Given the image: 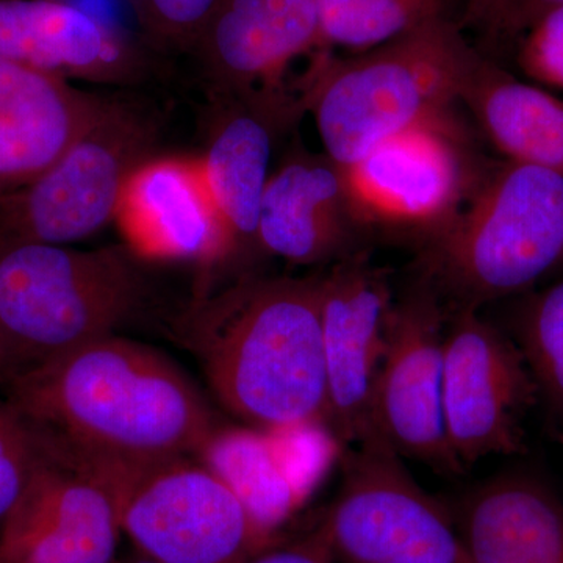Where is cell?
<instances>
[{"mask_svg": "<svg viewBox=\"0 0 563 563\" xmlns=\"http://www.w3.org/2000/svg\"><path fill=\"white\" fill-rule=\"evenodd\" d=\"M0 388L51 459L106 484L199 454L217 429L206 399L176 363L114 333Z\"/></svg>", "mask_w": 563, "mask_h": 563, "instance_id": "cell-1", "label": "cell"}, {"mask_svg": "<svg viewBox=\"0 0 563 563\" xmlns=\"http://www.w3.org/2000/svg\"><path fill=\"white\" fill-rule=\"evenodd\" d=\"M320 298L321 276H243L185 318L211 390L251 428H329Z\"/></svg>", "mask_w": 563, "mask_h": 563, "instance_id": "cell-2", "label": "cell"}, {"mask_svg": "<svg viewBox=\"0 0 563 563\" xmlns=\"http://www.w3.org/2000/svg\"><path fill=\"white\" fill-rule=\"evenodd\" d=\"M417 250V280L451 312L481 310L562 279L563 177L490 163L457 217Z\"/></svg>", "mask_w": 563, "mask_h": 563, "instance_id": "cell-3", "label": "cell"}, {"mask_svg": "<svg viewBox=\"0 0 563 563\" xmlns=\"http://www.w3.org/2000/svg\"><path fill=\"white\" fill-rule=\"evenodd\" d=\"M479 49L444 18L372 51L336 58L314 54L303 79L322 150L344 166L377 144L453 109Z\"/></svg>", "mask_w": 563, "mask_h": 563, "instance_id": "cell-4", "label": "cell"}, {"mask_svg": "<svg viewBox=\"0 0 563 563\" xmlns=\"http://www.w3.org/2000/svg\"><path fill=\"white\" fill-rule=\"evenodd\" d=\"M144 279L125 246L0 242V351L18 374L111 335L139 310Z\"/></svg>", "mask_w": 563, "mask_h": 563, "instance_id": "cell-5", "label": "cell"}, {"mask_svg": "<svg viewBox=\"0 0 563 563\" xmlns=\"http://www.w3.org/2000/svg\"><path fill=\"white\" fill-rule=\"evenodd\" d=\"M161 120L150 107L111 99L95 124L38 179L0 196V242H80L114 220L122 187L151 158Z\"/></svg>", "mask_w": 563, "mask_h": 563, "instance_id": "cell-6", "label": "cell"}, {"mask_svg": "<svg viewBox=\"0 0 563 563\" xmlns=\"http://www.w3.org/2000/svg\"><path fill=\"white\" fill-rule=\"evenodd\" d=\"M451 111L340 166L358 228L368 236L428 242L457 217L490 163L474 158Z\"/></svg>", "mask_w": 563, "mask_h": 563, "instance_id": "cell-7", "label": "cell"}, {"mask_svg": "<svg viewBox=\"0 0 563 563\" xmlns=\"http://www.w3.org/2000/svg\"><path fill=\"white\" fill-rule=\"evenodd\" d=\"M122 532L158 563H247L273 547L217 474L179 459L118 476L109 484Z\"/></svg>", "mask_w": 563, "mask_h": 563, "instance_id": "cell-8", "label": "cell"}, {"mask_svg": "<svg viewBox=\"0 0 563 563\" xmlns=\"http://www.w3.org/2000/svg\"><path fill=\"white\" fill-rule=\"evenodd\" d=\"M343 463L321 520L336 562L468 563L457 526L387 443L366 435Z\"/></svg>", "mask_w": 563, "mask_h": 563, "instance_id": "cell-9", "label": "cell"}, {"mask_svg": "<svg viewBox=\"0 0 563 563\" xmlns=\"http://www.w3.org/2000/svg\"><path fill=\"white\" fill-rule=\"evenodd\" d=\"M539 402V388L512 336L479 310L451 313L442 407L448 444L462 468L490 455L523 453L525 420Z\"/></svg>", "mask_w": 563, "mask_h": 563, "instance_id": "cell-10", "label": "cell"}, {"mask_svg": "<svg viewBox=\"0 0 563 563\" xmlns=\"http://www.w3.org/2000/svg\"><path fill=\"white\" fill-rule=\"evenodd\" d=\"M446 313L444 303L420 280L395 299L369 396L366 435L383 440L401 457L453 474L462 472V465L448 444L443 422Z\"/></svg>", "mask_w": 563, "mask_h": 563, "instance_id": "cell-11", "label": "cell"}, {"mask_svg": "<svg viewBox=\"0 0 563 563\" xmlns=\"http://www.w3.org/2000/svg\"><path fill=\"white\" fill-rule=\"evenodd\" d=\"M395 303L390 274L366 247L321 274L320 318L329 391V429L342 444L368 432L369 396Z\"/></svg>", "mask_w": 563, "mask_h": 563, "instance_id": "cell-12", "label": "cell"}, {"mask_svg": "<svg viewBox=\"0 0 563 563\" xmlns=\"http://www.w3.org/2000/svg\"><path fill=\"white\" fill-rule=\"evenodd\" d=\"M113 221L136 258L211 266L239 257L201 157L141 163L122 187Z\"/></svg>", "mask_w": 563, "mask_h": 563, "instance_id": "cell-13", "label": "cell"}, {"mask_svg": "<svg viewBox=\"0 0 563 563\" xmlns=\"http://www.w3.org/2000/svg\"><path fill=\"white\" fill-rule=\"evenodd\" d=\"M113 493L95 474L47 455L0 526L3 563H114Z\"/></svg>", "mask_w": 563, "mask_h": 563, "instance_id": "cell-14", "label": "cell"}, {"mask_svg": "<svg viewBox=\"0 0 563 563\" xmlns=\"http://www.w3.org/2000/svg\"><path fill=\"white\" fill-rule=\"evenodd\" d=\"M342 443L324 424L214 429L199 457L268 536L301 509Z\"/></svg>", "mask_w": 563, "mask_h": 563, "instance_id": "cell-15", "label": "cell"}, {"mask_svg": "<svg viewBox=\"0 0 563 563\" xmlns=\"http://www.w3.org/2000/svg\"><path fill=\"white\" fill-rule=\"evenodd\" d=\"M195 51L214 95H288L285 74L321 51L313 0H221Z\"/></svg>", "mask_w": 563, "mask_h": 563, "instance_id": "cell-16", "label": "cell"}, {"mask_svg": "<svg viewBox=\"0 0 563 563\" xmlns=\"http://www.w3.org/2000/svg\"><path fill=\"white\" fill-rule=\"evenodd\" d=\"M342 168L299 147L269 174L258 213L261 255L299 266L339 262L363 250Z\"/></svg>", "mask_w": 563, "mask_h": 563, "instance_id": "cell-17", "label": "cell"}, {"mask_svg": "<svg viewBox=\"0 0 563 563\" xmlns=\"http://www.w3.org/2000/svg\"><path fill=\"white\" fill-rule=\"evenodd\" d=\"M0 58L95 84L144 76L131 41L69 0H0Z\"/></svg>", "mask_w": 563, "mask_h": 563, "instance_id": "cell-18", "label": "cell"}, {"mask_svg": "<svg viewBox=\"0 0 563 563\" xmlns=\"http://www.w3.org/2000/svg\"><path fill=\"white\" fill-rule=\"evenodd\" d=\"M107 101L60 76L0 58V196L60 161Z\"/></svg>", "mask_w": 563, "mask_h": 563, "instance_id": "cell-19", "label": "cell"}, {"mask_svg": "<svg viewBox=\"0 0 563 563\" xmlns=\"http://www.w3.org/2000/svg\"><path fill=\"white\" fill-rule=\"evenodd\" d=\"M218 99L220 110L211 125L206 152L199 157L239 255L251 257L261 254L258 213L269 179L277 129L290 124L303 106L288 95Z\"/></svg>", "mask_w": 563, "mask_h": 563, "instance_id": "cell-20", "label": "cell"}, {"mask_svg": "<svg viewBox=\"0 0 563 563\" xmlns=\"http://www.w3.org/2000/svg\"><path fill=\"white\" fill-rule=\"evenodd\" d=\"M455 526L468 563H563V504L536 474L484 481Z\"/></svg>", "mask_w": 563, "mask_h": 563, "instance_id": "cell-21", "label": "cell"}, {"mask_svg": "<svg viewBox=\"0 0 563 563\" xmlns=\"http://www.w3.org/2000/svg\"><path fill=\"white\" fill-rule=\"evenodd\" d=\"M485 139L504 161L563 177V101L515 77L483 51L459 91Z\"/></svg>", "mask_w": 563, "mask_h": 563, "instance_id": "cell-22", "label": "cell"}, {"mask_svg": "<svg viewBox=\"0 0 563 563\" xmlns=\"http://www.w3.org/2000/svg\"><path fill=\"white\" fill-rule=\"evenodd\" d=\"M321 51H372L450 16L451 0H313Z\"/></svg>", "mask_w": 563, "mask_h": 563, "instance_id": "cell-23", "label": "cell"}, {"mask_svg": "<svg viewBox=\"0 0 563 563\" xmlns=\"http://www.w3.org/2000/svg\"><path fill=\"white\" fill-rule=\"evenodd\" d=\"M509 335L523 352L539 399L563 428V277L520 296Z\"/></svg>", "mask_w": 563, "mask_h": 563, "instance_id": "cell-24", "label": "cell"}, {"mask_svg": "<svg viewBox=\"0 0 563 563\" xmlns=\"http://www.w3.org/2000/svg\"><path fill=\"white\" fill-rule=\"evenodd\" d=\"M47 454L25 418L0 396V526Z\"/></svg>", "mask_w": 563, "mask_h": 563, "instance_id": "cell-25", "label": "cell"}, {"mask_svg": "<svg viewBox=\"0 0 563 563\" xmlns=\"http://www.w3.org/2000/svg\"><path fill=\"white\" fill-rule=\"evenodd\" d=\"M147 38L163 49L195 51L221 0H131Z\"/></svg>", "mask_w": 563, "mask_h": 563, "instance_id": "cell-26", "label": "cell"}, {"mask_svg": "<svg viewBox=\"0 0 563 563\" xmlns=\"http://www.w3.org/2000/svg\"><path fill=\"white\" fill-rule=\"evenodd\" d=\"M563 0H466L461 29L479 33L492 49L517 43L547 11L562 7Z\"/></svg>", "mask_w": 563, "mask_h": 563, "instance_id": "cell-27", "label": "cell"}, {"mask_svg": "<svg viewBox=\"0 0 563 563\" xmlns=\"http://www.w3.org/2000/svg\"><path fill=\"white\" fill-rule=\"evenodd\" d=\"M517 44L518 68L537 84L563 90V5L542 14Z\"/></svg>", "mask_w": 563, "mask_h": 563, "instance_id": "cell-28", "label": "cell"}, {"mask_svg": "<svg viewBox=\"0 0 563 563\" xmlns=\"http://www.w3.org/2000/svg\"><path fill=\"white\" fill-rule=\"evenodd\" d=\"M328 532L322 523L312 532L284 547H269L247 563H335Z\"/></svg>", "mask_w": 563, "mask_h": 563, "instance_id": "cell-29", "label": "cell"}, {"mask_svg": "<svg viewBox=\"0 0 563 563\" xmlns=\"http://www.w3.org/2000/svg\"><path fill=\"white\" fill-rule=\"evenodd\" d=\"M114 563H158L155 561H152L150 558H144V555L136 554L133 555V558L125 559V561H117Z\"/></svg>", "mask_w": 563, "mask_h": 563, "instance_id": "cell-30", "label": "cell"}, {"mask_svg": "<svg viewBox=\"0 0 563 563\" xmlns=\"http://www.w3.org/2000/svg\"><path fill=\"white\" fill-rule=\"evenodd\" d=\"M5 383V363H3L2 351H0V387Z\"/></svg>", "mask_w": 563, "mask_h": 563, "instance_id": "cell-31", "label": "cell"}, {"mask_svg": "<svg viewBox=\"0 0 563 563\" xmlns=\"http://www.w3.org/2000/svg\"><path fill=\"white\" fill-rule=\"evenodd\" d=\"M558 440H559V443H561V446L563 450V428L559 429V431H558Z\"/></svg>", "mask_w": 563, "mask_h": 563, "instance_id": "cell-32", "label": "cell"}, {"mask_svg": "<svg viewBox=\"0 0 563 563\" xmlns=\"http://www.w3.org/2000/svg\"><path fill=\"white\" fill-rule=\"evenodd\" d=\"M0 563H3L2 554H0Z\"/></svg>", "mask_w": 563, "mask_h": 563, "instance_id": "cell-33", "label": "cell"}]
</instances>
